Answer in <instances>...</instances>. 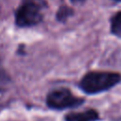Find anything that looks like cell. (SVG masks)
<instances>
[{
  "label": "cell",
  "mask_w": 121,
  "mask_h": 121,
  "mask_svg": "<svg viewBox=\"0 0 121 121\" xmlns=\"http://www.w3.org/2000/svg\"><path fill=\"white\" fill-rule=\"evenodd\" d=\"M121 81V74L115 72L91 71L80 79L78 86L86 94L95 95L107 91Z\"/></svg>",
  "instance_id": "1"
},
{
  "label": "cell",
  "mask_w": 121,
  "mask_h": 121,
  "mask_svg": "<svg viewBox=\"0 0 121 121\" xmlns=\"http://www.w3.org/2000/svg\"><path fill=\"white\" fill-rule=\"evenodd\" d=\"M118 121H121V120H118Z\"/></svg>",
  "instance_id": "9"
},
{
  "label": "cell",
  "mask_w": 121,
  "mask_h": 121,
  "mask_svg": "<svg viewBox=\"0 0 121 121\" xmlns=\"http://www.w3.org/2000/svg\"><path fill=\"white\" fill-rule=\"evenodd\" d=\"M113 1H115V2H120L121 0H113Z\"/></svg>",
  "instance_id": "8"
},
{
  "label": "cell",
  "mask_w": 121,
  "mask_h": 121,
  "mask_svg": "<svg viewBox=\"0 0 121 121\" xmlns=\"http://www.w3.org/2000/svg\"><path fill=\"white\" fill-rule=\"evenodd\" d=\"M98 118V112L94 109L81 112H70L65 115V121H96Z\"/></svg>",
  "instance_id": "4"
},
{
  "label": "cell",
  "mask_w": 121,
  "mask_h": 121,
  "mask_svg": "<svg viewBox=\"0 0 121 121\" xmlns=\"http://www.w3.org/2000/svg\"><path fill=\"white\" fill-rule=\"evenodd\" d=\"M74 15V9L67 6H60L56 13V19L60 23H65L66 20Z\"/></svg>",
  "instance_id": "6"
},
{
  "label": "cell",
  "mask_w": 121,
  "mask_h": 121,
  "mask_svg": "<svg viewBox=\"0 0 121 121\" xmlns=\"http://www.w3.org/2000/svg\"><path fill=\"white\" fill-rule=\"evenodd\" d=\"M84 99L75 96L67 88H59L48 93L46 96V104L54 110H64L75 108L81 105Z\"/></svg>",
  "instance_id": "3"
},
{
  "label": "cell",
  "mask_w": 121,
  "mask_h": 121,
  "mask_svg": "<svg viewBox=\"0 0 121 121\" xmlns=\"http://www.w3.org/2000/svg\"><path fill=\"white\" fill-rule=\"evenodd\" d=\"M48 5L45 0H22L15 11V24L19 27H31L40 24Z\"/></svg>",
  "instance_id": "2"
},
{
  "label": "cell",
  "mask_w": 121,
  "mask_h": 121,
  "mask_svg": "<svg viewBox=\"0 0 121 121\" xmlns=\"http://www.w3.org/2000/svg\"><path fill=\"white\" fill-rule=\"evenodd\" d=\"M72 3H74V4H79V3H82V2H84L85 0H70Z\"/></svg>",
  "instance_id": "7"
},
{
  "label": "cell",
  "mask_w": 121,
  "mask_h": 121,
  "mask_svg": "<svg viewBox=\"0 0 121 121\" xmlns=\"http://www.w3.org/2000/svg\"><path fill=\"white\" fill-rule=\"evenodd\" d=\"M111 32L121 38V10L111 17Z\"/></svg>",
  "instance_id": "5"
}]
</instances>
